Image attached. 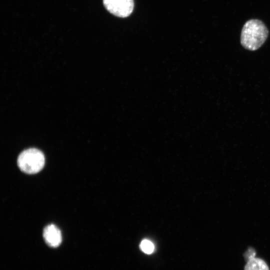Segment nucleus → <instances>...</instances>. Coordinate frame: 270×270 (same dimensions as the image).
<instances>
[{"instance_id": "obj_1", "label": "nucleus", "mask_w": 270, "mask_h": 270, "mask_svg": "<svg viewBox=\"0 0 270 270\" xmlns=\"http://www.w3.org/2000/svg\"><path fill=\"white\" fill-rule=\"evenodd\" d=\"M268 30L264 23L257 19L248 20L244 25L240 34V43L250 50H256L265 42Z\"/></svg>"}, {"instance_id": "obj_2", "label": "nucleus", "mask_w": 270, "mask_h": 270, "mask_svg": "<svg viewBox=\"0 0 270 270\" xmlns=\"http://www.w3.org/2000/svg\"><path fill=\"white\" fill-rule=\"evenodd\" d=\"M45 158L39 150L31 148L22 152L18 156L17 164L24 172L34 174L39 172L44 166Z\"/></svg>"}, {"instance_id": "obj_3", "label": "nucleus", "mask_w": 270, "mask_h": 270, "mask_svg": "<svg viewBox=\"0 0 270 270\" xmlns=\"http://www.w3.org/2000/svg\"><path fill=\"white\" fill-rule=\"evenodd\" d=\"M103 3L110 13L120 18L128 16L134 7V0H103Z\"/></svg>"}, {"instance_id": "obj_4", "label": "nucleus", "mask_w": 270, "mask_h": 270, "mask_svg": "<svg viewBox=\"0 0 270 270\" xmlns=\"http://www.w3.org/2000/svg\"><path fill=\"white\" fill-rule=\"evenodd\" d=\"M255 250L249 247L244 254L246 264L244 270H270L266 262L262 258L256 257Z\"/></svg>"}, {"instance_id": "obj_5", "label": "nucleus", "mask_w": 270, "mask_h": 270, "mask_svg": "<svg viewBox=\"0 0 270 270\" xmlns=\"http://www.w3.org/2000/svg\"><path fill=\"white\" fill-rule=\"evenodd\" d=\"M43 236L46 244L52 248L58 246L62 241L60 230L53 224H49L44 228Z\"/></svg>"}, {"instance_id": "obj_6", "label": "nucleus", "mask_w": 270, "mask_h": 270, "mask_svg": "<svg viewBox=\"0 0 270 270\" xmlns=\"http://www.w3.org/2000/svg\"><path fill=\"white\" fill-rule=\"evenodd\" d=\"M140 248L146 254H151L154 250V244L148 240H144L141 242Z\"/></svg>"}]
</instances>
